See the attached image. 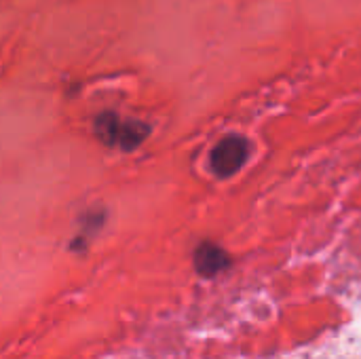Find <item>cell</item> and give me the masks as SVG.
Masks as SVG:
<instances>
[{
  "mask_svg": "<svg viewBox=\"0 0 361 359\" xmlns=\"http://www.w3.org/2000/svg\"><path fill=\"white\" fill-rule=\"evenodd\" d=\"M99 142L118 150H135L148 135L150 127L137 118H125L116 112H102L93 121Z\"/></svg>",
  "mask_w": 361,
  "mask_h": 359,
  "instance_id": "6da1fadb",
  "label": "cell"
},
{
  "mask_svg": "<svg viewBox=\"0 0 361 359\" xmlns=\"http://www.w3.org/2000/svg\"><path fill=\"white\" fill-rule=\"evenodd\" d=\"M245 159H247V142L239 135H231V138H224L212 150L209 165L216 176L226 178V176L237 174L241 165L245 163Z\"/></svg>",
  "mask_w": 361,
  "mask_h": 359,
  "instance_id": "7a4b0ae2",
  "label": "cell"
},
{
  "mask_svg": "<svg viewBox=\"0 0 361 359\" xmlns=\"http://www.w3.org/2000/svg\"><path fill=\"white\" fill-rule=\"evenodd\" d=\"M102 222H104V214L99 209H89L82 216V226H80V233L76 235V239L87 241V237H91V233H97L102 229Z\"/></svg>",
  "mask_w": 361,
  "mask_h": 359,
  "instance_id": "3957f363",
  "label": "cell"
}]
</instances>
